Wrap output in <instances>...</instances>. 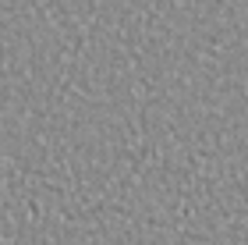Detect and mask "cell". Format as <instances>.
I'll return each mask as SVG.
<instances>
[]
</instances>
